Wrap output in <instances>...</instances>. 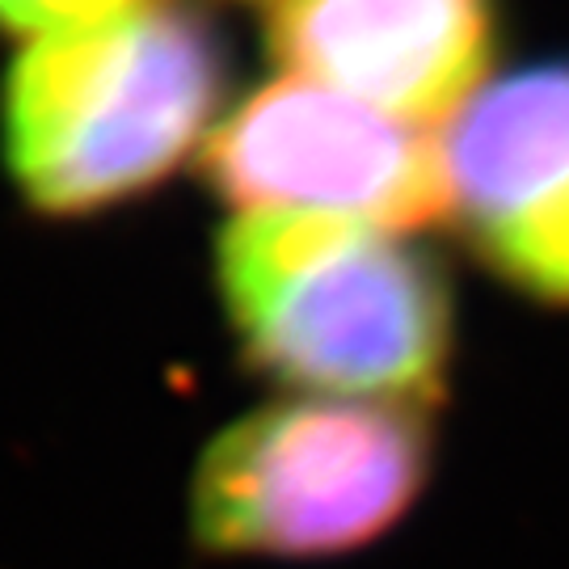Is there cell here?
Returning a JSON list of instances; mask_svg holds the SVG:
<instances>
[{
	"label": "cell",
	"instance_id": "obj_4",
	"mask_svg": "<svg viewBox=\"0 0 569 569\" xmlns=\"http://www.w3.org/2000/svg\"><path fill=\"white\" fill-rule=\"evenodd\" d=\"M203 169L241 216H321L406 232L451 207L443 143L312 81L266 84L207 140Z\"/></svg>",
	"mask_w": 569,
	"mask_h": 569
},
{
	"label": "cell",
	"instance_id": "obj_1",
	"mask_svg": "<svg viewBox=\"0 0 569 569\" xmlns=\"http://www.w3.org/2000/svg\"><path fill=\"white\" fill-rule=\"evenodd\" d=\"M220 291L244 355L283 385L385 406L443 388L448 274L388 228L241 216L220 237Z\"/></svg>",
	"mask_w": 569,
	"mask_h": 569
},
{
	"label": "cell",
	"instance_id": "obj_2",
	"mask_svg": "<svg viewBox=\"0 0 569 569\" xmlns=\"http://www.w3.org/2000/svg\"><path fill=\"white\" fill-rule=\"evenodd\" d=\"M224 89L211 21L173 0L34 39L4 84V157L47 216L106 211L169 178Z\"/></svg>",
	"mask_w": 569,
	"mask_h": 569
},
{
	"label": "cell",
	"instance_id": "obj_6",
	"mask_svg": "<svg viewBox=\"0 0 569 569\" xmlns=\"http://www.w3.org/2000/svg\"><path fill=\"white\" fill-rule=\"evenodd\" d=\"M493 18V0H287L270 51L296 81L430 127L481 93Z\"/></svg>",
	"mask_w": 569,
	"mask_h": 569
},
{
	"label": "cell",
	"instance_id": "obj_3",
	"mask_svg": "<svg viewBox=\"0 0 569 569\" xmlns=\"http://www.w3.org/2000/svg\"><path fill=\"white\" fill-rule=\"evenodd\" d=\"M418 406L308 397L253 409L203 451L194 540L228 557L317 561L376 545L427 489Z\"/></svg>",
	"mask_w": 569,
	"mask_h": 569
},
{
	"label": "cell",
	"instance_id": "obj_7",
	"mask_svg": "<svg viewBox=\"0 0 569 569\" xmlns=\"http://www.w3.org/2000/svg\"><path fill=\"white\" fill-rule=\"evenodd\" d=\"M136 0H0V26L26 34H63L131 9Z\"/></svg>",
	"mask_w": 569,
	"mask_h": 569
},
{
	"label": "cell",
	"instance_id": "obj_5",
	"mask_svg": "<svg viewBox=\"0 0 569 569\" xmlns=\"http://www.w3.org/2000/svg\"><path fill=\"white\" fill-rule=\"evenodd\" d=\"M443 164L448 211L477 258L531 300L569 308V60L481 84Z\"/></svg>",
	"mask_w": 569,
	"mask_h": 569
}]
</instances>
